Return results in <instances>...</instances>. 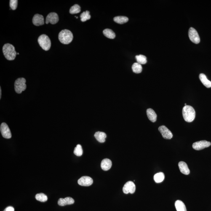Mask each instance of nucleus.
<instances>
[{
    "label": "nucleus",
    "instance_id": "obj_1",
    "mask_svg": "<svg viewBox=\"0 0 211 211\" xmlns=\"http://www.w3.org/2000/svg\"><path fill=\"white\" fill-rule=\"evenodd\" d=\"M3 51L5 57L8 60L12 61L15 60L17 53L15 50V47L12 45L9 44H5L3 46Z\"/></svg>",
    "mask_w": 211,
    "mask_h": 211
},
{
    "label": "nucleus",
    "instance_id": "obj_26",
    "mask_svg": "<svg viewBox=\"0 0 211 211\" xmlns=\"http://www.w3.org/2000/svg\"><path fill=\"white\" fill-rule=\"evenodd\" d=\"M136 59L137 61V63L140 64H145L147 63V57L143 55H137L136 56Z\"/></svg>",
    "mask_w": 211,
    "mask_h": 211
},
{
    "label": "nucleus",
    "instance_id": "obj_29",
    "mask_svg": "<svg viewBox=\"0 0 211 211\" xmlns=\"http://www.w3.org/2000/svg\"><path fill=\"white\" fill-rule=\"evenodd\" d=\"M73 153L77 156H82L83 154V150L82 146L81 145L78 144L77 145L74 149Z\"/></svg>",
    "mask_w": 211,
    "mask_h": 211
},
{
    "label": "nucleus",
    "instance_id": "obj_17",
    "mask_svg": "<svg viewBox=\"0 0 211 211\" xmlns=\"http://www.w3.org/2000/svg\"><path fill=\"white\" fill-rule=\"evenodd\" d=\"M146 112L149 119L152 122H155L157 119V115L154 110L152 109L149 108Z\"/></svg>",
    "mask_w": 211,
    "mask_h": 211
},
{
    "label": "nucleus",
    "instance_id": "obj_14",
    "mask_svg": "<svg viewBox=\"0 0 211 211\" xmlns=\"http://www.w3.org/2000/svg\"><path fill=\"white\" fill-rule=\"evenodd\" d=\"M58 204L60 206H65L73 204L74 203V199L71 197H67L65 198H60L58 201Z\"/></svg>",
    "mask_w": 211,
    "mask_h": 211
},
{
    "label": "nucleus",
    "instance_id": "obj_20",
    "mask_svg": "<svg viewBox=\"0 0 211 211\" xmlns=\"http://www.w3.org/2000/svg\"><path fill=\"white\" fill-rule=\"evenodd\" d=\"M175 205L177 211H187L185 204L181 201L177 200L176 201Z\"/></svg>",
    "mask_w": 211,
    "mask_h": 211
},
{
    "label": "nucleus",
    "instance_id": "obj_12",
    "mask_svg": "<svg viewBox=\"0 0 211 211\" xmlns=\"http://www.w3.org/2000/svg\"><path fill=\"white\" fill-rule=\"evenodd\" d=\"M59 21V17L57 14L56 13H51L47 16L46 19V24H48L49 23L55 24H57Z\"/></svg>",
    "mask_w": 211,
    "mask_h": 211
},
{
    "label": "nucleus",
    "instance_id": "obj_3",
    "mask_svg": "<svg viewBox=\"0 0 211 211\" xmlns=\"http://www.w3.org/2000/svg\"><path fill=\"white\" fill-rule=\"evenodd\" d=\"M59 41L62 44H68L72 42L73 39V33L69 30H62L58 35Z\"/></svg>",
    "mask_w": 211,
    "mask_h": 211
},
{
    "label": "nucleus",
    "instance_id": "obj_23",
    "mask_svg": "<svg viewBox=\"0 0 211 211\" xmlns=\"http://www.w3.org/2000/svg\"><path fill=\"white\" fill-rule=\"evenodd\" d=\"M165 175L163 172H159L155 174L154 177V181L156 183H160L162 182L164 180Z\"/></svg>",
    "mask_w": 211,
    "mask_h": 211
},
{
    "label": "nucleus",
    "instance_id": "obj_5",
    "mask_svg": "<svg viewBox=\"0 0 211 211\" xmlns=\"http://www.w3.org/2000/svg\"><path fill=\"white\" fill-rule=\"evenodd\" d=\"M26 80L25 78H21L17 79L15 83V92L18 94H21L26 89L25 84Z\"/></svg>",
    "mask_w": 211,
    "mask_h": 211
},
{
    "label": "nucleus",
    "instance_id": "obj_15",
    "mask_svg": "<svg viewBox=\"0 0 211 211\" xmlns=\"http://www.w3.org/2000/svg\"><path fill=\"white\" fill-rule=\"evenodd\" d=\"M179 169L182 173L185 175H189L190 171L187 165L184 161H180L178 164Z\"/></svg>",
    "mask_w": 211,
    "mask_h": 211
},
{
    "label": "nucleus",
    "instance_id": "obj_10",
    "mask_svg": "<svg viewBox=\"0 0 211 211\" xmlns=\"http://www.w3.org/2000/svg\"><path fill=\"white\" fill-rule=\"evenodd\" d=\"M158 130L160 132L163 138L166 139H170L173 137L172 132L165 126H160L158 128Z\"/></svg>",
    "mask_w": 211,
    "mask_h": 211
},
{
    "label": "nucleus",
    "instance_id": "obj_9",
    "mask_svg": "<svg viewBox=\"0 0 211 211\" xmlns=\"http://www.w3.org/2000/svg\"><path fill=\"white\" fill-rule=\"evenodd\" d=\"M136 187L133 182L129 181L127 182L123 187V192L125 194L128 193H133L135 192Z\"/></svg>",
    "mask_w": 211,
    "mask_h": 211
},
{
    "label": "nucleus",
    "instance_id": "obj_19",
    "mask_svg": "<svg viewBox=\"0 0 211 211\" xmlns=\"http://www.w3.org/2000/svg\"><path fill=\"white\" fill-rule=\"evenodd\" d=\"M96 139L100 143H104L105 142V139L106 137V135L105 133L103 132H96L94 135Z\"/></svg>",
    "mask_w": 211,
    "mask_h": 211
},
{
    "label": "nucleus",
    "instance_id": "obj_24",
    "mask_svg": "<svg viewBox=\"0 0 211 211\" xmlns=\"http://www.w3.org/2000/svg\"><path fill=\"white\" fill-rule=\"evenodd\" d=\"M132 69L134 73H141L142 68L141 65L138 63H135L132 65Z\"/></svg>",
    "mask_w": 211,
    "mask_h": 211
},
{
    "label": "nucleus",
    "instance_id": "obj_11",
    "mask_svg": "<svg viewBox=\"0 0 211 211\" xmlns=\"http://www.w3.org/2000/svg\"><path fill=\"white\" fill-rule=\"evenodd\" d=\"M93 183V180L89 176H83L78 180V183L81 186L88 187L90 186Z\"/></svg>",
    "mask_w": 211,
    "mask_h": 211
},
{
    "label": "nucleus",
    "instance_id": "obj_7",
    "mask_svg": "<svg viewBox=\"0 0 211 211\" xmlns=\"http://www.w3.org/2000/svg\"><path fill=\"white\" fill-rule=\"evenodd\" d=\"M211 145V143L210 142L206 140H201L195 142L193 144L192 147L193 149L199 151V150L208 148Z\"/></svg>",
    "mask_w": 211,
    "mask_h": 211
},
{
    "label": "nucleus",
    "instance_id": "obj_27",
    "mask_svg": "<svg viewBox=\"0 0 211 211\" xmlns=\"http://www.w3.org/2000/svg\"><path fill=\"white\" fill-rule=\"evenodd\" d=\"M81 12V8L78 4H75L72 6L70 9V13L71 14H74L79 13Z\"/></svg>",
    "mask_w": 211,
    "mask_h": 211
},
{
    "label": "nucleus",
    "instance_id": "obj_18",
    "mask_svg": "<svg viewBox=\"0 0 211 211\" xmlns=\"http://www.w3.org/2000/svg\"><path fill=\"white\" fill-rule=\"evenodd\" d=\"M199 78L201 82L205 87L207 88L211 87V81L207 79L205 74L201 73L199 75Z\"/></svg>",
    "mask_w": 211,
    "mask_h": 211
},
{
    "label": "nucleus",
    "instance_id": "obj_21",
    "mask_svg": "<svg viewBox=\"0 0 211 211\" xmlns=\"http://www.w3.org/2000/svg\"><path fill=\"white\" fill-rule=\"evenodd\" d=\"M103 34L106 37L110 38V39H114L116 37V34L112 30L106 29L104 30L103 31Z\"/></svg>",
    "mask_w": 211,
    "mask_h": 211
},
{
    "label": "nucleus",
    "instance_id": "obj_28",
    "mask_svg": "<svg viewBox=\"0 0 211 211\" xmlns=\"http://www.w3.org/2000/svg\"><path fill=\"white\" fill-rule=\"evenodd\" d=\"M81 20V21L84 22L86 21L89 20L91 18V16L89 15V11H86L81 14L80 15Z\"/></svg>",
    "mask_w": 211,
    "mask_h": 211
},
{
    "label": "nucleus",
    "instance_id": "obj_25",
    "mask_svg": "<svg viewBox=\"0 0 211 211\" xmlns=\"http://www.w3.org/2000/svg\"><path fill=\"white\" fill-rule=\"evenodd\" d=\"M35 198L37 200L41 202H46L48 199L47 196L43 193H38L35 196Z\"/></svg>",
    "mask_w": 211,
    "mask_h": 211
},
{
    "label": "nucleus",
    "instance_id": "obj_4",
    "mask_svg": "<svg viewBox=\"0 0 211 211\" xmlns=\"http://www.w3.org/2000/svg\"><path fill=\"white\" fill-rule=\"evenodd\" d=\"M38 42L40 46L45 51H47L51 47V41L49 37L46 35H41L38 38Z\"/></svg>",
    "mask_w": 211,
    "mask_h": 211
},
{
    "label": "nucleus",
    "instance_id": "obj_32",
    "mask_svg": "<svg viewBox=\"0 0 211 211\" xmlns=\"http://www.w3.org/2000/svg\"><path fill=\"white\" fill-rule=\"evenodd\" d=\"M1 98V89L0 88V99Z\"/></svg>",
    "mask_w": 211,
    "mask_h": 211
},
{
    "label": "nucleus",
    "instance_id": "obj_6",
    "mask_svg": "<svg viewBox=\"0 0 211 211\" xmlns=\"http://www.w3.org/2000/svg\"><path fill=\"white\" fill-rule=\"evenodd\" d=\"M188 36L190 40L195 44H199L200 41V38L197 32L193 28L189 29L188 31Z\"/></svg>",
    "mask_w": 211,
    "mask_h": 211
},
{
    "label": "nucleus",
    "instance_id": "obj_13",
    "mask_svg": "<svg viewBox=\"0 0 211 211\" xmlns=\"http://www.w3.org/2000/svg\"><path fill=\"white\" fill-rule=\"evenodd\" d=\"M33 24L36 26H40L44 24V17L42 15L36 14L34 15L33 19Z\"/></svg>",
    "mask_w": 211,
    "mask_h": 211
},
{
    "label": "nucleus",
    "instance_id": "obj_16",
    "mask_svg": "<svg viewBox=\"0 0 211 211\" xmlns=\"http://www.w3.org/2000/svg\"><path fill=\"white\" fill-rule=\"evenodd\" d=\"M112 166V162L110 159H103L101 161V167L103 170L107 171L110 170Z\"/></svg>",
    "mask_w": 211,
    "mask_h": 211
},
{
    "label": "nucleus",
    "instance_id": "obj_31",
    "mask_svg": "<svg viewBox=\"0 0 211 211\" xmlns=\"http://www.w3.org/2000/svg\"><path fill=\"white\" fill-rule=\"evenodd\" d=\"M4 211H15V209L13 207L9 206V207H8L5 209Z\"/></svg>",
    "mask_w": 211,
    "mask_h": 211
},
{
    "label": "nucleus",
    "instance_id": "obj_30",
    "mask_svg": "<svg viewBox=\"0 0 211 211\" xmlns=\"http://www.w3.org/2000/svg\"><path fill=\"white\" fill-rule=\"evenodd\" d=\"M17 4L18 1L17 0H11L10 1L9 5H10V8L12 10H15L17 9Z\"/></svg>",
    "mask_w": 211,
    "mask_h": 211
},
{
    "label": "nucleus",
    "instance_id": "obj_8",
    "mask_svg": "<svg viewBox=\"0 0 211 211\" xmlns=\"http://www.w3.org/2000/svg\"><path fill=\"white\" fill-rule=\"evenodd\" d=\"M0 130H1L2 135L4 138L9 139L12 137V134H11L10 129L6 123H2Z\"/></svg>",
    "mask_w": 211,
    "mask_h": 211
},
{
    "label": "nucleus",
    "instance_id": "obj_22",
    "mask_svg": "<svg viewBox=\"0 0 211 211\" xmlns=\"http://www.w3.org/2000/svg\"><path fill=\"white\" fill-rule=\"evenodd\" d=\"M129 19L127 17L125 16H117L114 17V21L115 22L119 24H123L128 21Z\"/></svg>",
    "mask_w": 211,
    "mask_h": 211
},
{
    "label": "nucleus",
    "instance_id": "obj_2",
    "mask_svg": "<svg viewBox=\"0 0 211 211\" xmlns=\"http://www.w3.org/2000/svg\"><path fill=\"white\" fill-rule=\"evenodd\" d=\"M182 114L185 121L188 122H192L196 116V112L191 106L186 105L183 107Z\"/></svg>",
    "mask_w": 211,
    "mask_h": 211
}]
</instances>
